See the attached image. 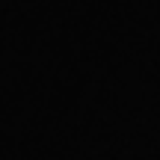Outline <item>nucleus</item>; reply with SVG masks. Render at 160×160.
Here are the masks:
<instances>
[]
</instances>
